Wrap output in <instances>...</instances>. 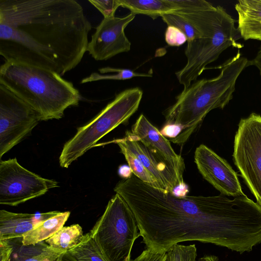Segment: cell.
I'll return each mask as SVG.
<instances>
[{
  "mask_svg": "<svg viewBox=\"0 0 261 261\" xmlns=\"http://www.w3.org/2000/svg\"><path fill=\"white\" fill-rule=\"evenodd\" d=\"M132 210L146 248L197 241L242 253L261 243V205L242 195L176 196L135 175L114 188Z\"/></svg>",
  "mask_w": 261,
  "mask_h": 261,
  "instance_id": "6da1fadb",
  "label": "cell"
},
{
  "mask_svg": "<svg viewBox=\"0 0 261 261\" xmlns=\"http://www.w3.org/2000/svg\"><path fill=\"white\" fill-rule=\"evenodd\" d=\"M91 29L75 0H0V55L6 61L63 76L81 62Z\"/></svg>",
  "mask_w": 261,
  "mask_h": 261,
  "instance_id": "7a4b0ae2",
  "label": "cell"
},
{
  "mask_svg": "<svg viewBox=\"0 0 261 261\" xmlns=\"http://www.w3.org/2000/svg\"><path fill=\"white\" fill-rule=\"evenodd\" d=\"M250 61L240 50L221 66L218 76L191 84L175 98V103L164 112L166 124L179 125L182 130L169 141L184 144L212 110L223 109L233 97L237 80Z\"/></svg>",
  "mask_w": 261,
  "mask_h": 261,
  "instance_id": "3957f363",
  "label": "cell"
},
{
  "mask_svg": "<svg viewBox=\"0 0 261 261\" xmlns=\"http://www.w3.org/2000/svg\"><path fill=\"white\" fill-rule=\"evenodd\" d=\"M0 84L32 107L41 121L62 118L82 99L72 83L57 73L18 62L5 61L1 66Z\"/></svg>",
  "mask_w": 261,
  "mask_h": 261,
  "instance_id": "277c9868",
  "label": "cell"
},
{
  "mask_svg": "<svg viewBox=\"0 0 261 261\" xmlns=\"http://www.w3.org/2000/svg\"><path fill=\"white\" fill-rule=\"evenodd\" d=\"M190 22L200 33L201 37L187 42L185 55L187 62L175 73L179 83L187 88L191 82L215 61L227 48L240 49L243 45L237 42L241 38L235 20L221 6L202 11H174Z\"/></svg>",
  "mask_w": 261,
  "mask_h": 261,
  "instance_id": "5b68a950",
  "label": "cell"
},
{
  "mask_svg": "<svg viewBox=\"0 0 261 261\" xmlns=\"http://www.w3.org/2000/svg\"><path fill=\"white\" fill-rule=\"evenodd\" d=\"M143 95L138 87L126 89L116 95L94 118L79 127L74 136L66 142L59 157L61 167L71 163L94 147L103 137L125 123L137 111Z\"/></svg>",
  "mask_w": 261,
  "mask_h": 261,
  "instance_id": "8992f818",
  "label": "cell"
},
{
  "mask_svg": "<svg viewBox=\"0 0 261 261\" xmlns=\"http://www.w3.org/2000/svg\"><path fill=\"white\" fill-rule=\"evenodd\" d=\"M138 230L132 210L116 193L90 232L108 261H131L133 244L140 236Z\"/></svg>",
  "mask_w": 261,
  "mask_h": 261,
  "instance_id": "52a82bcc",
  "label": "cell"
},
{
  "mask_svg": "<svg viewBox=\"0 0 261 261\" xmlns=\"http://www.w3.org/2000/svg\"><path fill=\"white\" fill-rule=\"evenodd\" d=\"M234 163L261 205V116L251 113L241 119L234 141Z\"/></svg>",
  "mask_w": 261,
  "mask_h": 261,
  "instance_id": "ba28073f",
  "label": "cell"
},
{
  "mask_svg": "<svg viewBox=\"0 0 261 261\" xmlns=\"http://www.w3.org/2000/svg\"><path fill=\"white\" fill-rule=\"evenodd\" d=\"M58 186L55 180L42 177L23 167L16 158L1 160V204L17 206Z\"/></svg>",
  "mask_w": 261,
  "mask_h": 261,
  "instance_id": "9c48e42d",
  "label": "cell"
},
{
  "mask_svg": "<svg viewBox=\"0 0 261 261\" xmlns=\"http://www.w3.org/2000/svg\"><path fill=\"white\" fill-rule=\"evenodd\" d=\"M36 112L0 84V158L29 136L40 121Z\"/></svg>",
  "mask_w": 261,
  "mask_h": 261,
  "instance_id": "30bf717a",
  "label": "cell"
},
{
  "mask_svg": "<svg viewBox=\"0 0 261 261\" xmlns=\"http://www.w3.org/2000/svg\"><path fill=\"white\" fill-rule=\"evenodd\" d=\"M135 15L130 13L123 17L114 16L103 18L89 42V54L96 61H104L129 51L131 43L124 30Z\"/></svg>",
  "mask_w": 261,
  "mask_h": 261,
  "instance_id": "8fae6325",
  "label": "cell"
},
{
  "mask_svg": "<svg viewBox=\"0 0 261 261\" xmlns=\"http://www.w3.org/2000/svg\"><path fill=\"white\" fill-rule=\"evenodd\" d=\"M194 162L203 178L221 194L236 197L243 195L237 174L226 160L204 144L198 146Z\"/></svg>",
  "mask_w": 261,
  "mask_h": 261,
  "instance_id": "7c38bea8",
  "label": "cell"
},
{
  "mask_svg": "<svg viewBox=\"0 0 261 261\" xmlns=\"http://www.w3.org/2000/svg\"><path fill=\"white\" fill-rule=\"evenodd\" d=\"M116 140L136 156L159 182L163 190L172 193L177 186L185 183L179 180L163 158L140 141L131 131H126L125 137Z\"/></svg>",
  "mask_w": 261,
  "mask_h": 261,
  "instance_id": "4fadbf2b",
  "label": "cell"
},
{
  "mask_svg": "<svg viewBox=\"0 0 261 261\" xmlns=\"http://www.w3.org/2000/svg\"><path fill=\"white\" fill-rule=\"evenodd\" d=\"M131 132L143 143L163 158L175 172L179 180L184 182L183 173L185 165L183 158L175 152L170 141L143 114H141L137 119Z\"/></svg>",
  "mask_w": 261,
  "mask_h": 261,
  "instance_id": "5bb4252c",
  "label": "cell"
},
{
  "mask_svg": "<svg viewBox=\"0 0 261 261\" xmlns=\"http://www.w3.org/2000/svg\"><path fill=\"white\" fill-rule=\"evenodd\" d=\"M22 240V237L0 240V261H54L66 252L45 241L25 245Z\"/></svg>",
  "mask_w": 261,
  "mask_h": 261,
  "instance_id": "9a60e30c",
  "label": "cell"
},
{
  "mask_svg": "<svg viewBox=\"0 0 261 261\" xmlns=\"http://www.w3.org/2000/svg\"><path fill=\"white\" fill-rule=\"evenodd\" d=\"M61 212L29 214L0 211V240L23 237L47 219Z\"/></svg>",
  "mask_w": 261,
  "mask_h": 261,
  "instance_id": "2e32d148",
  "label": "cell"
},
{
  "mask_svg": "<svg viewBox=\"0 0 261 261\" xmlns=\"http://www.w3.org/2000/svg\"><path fill=\"white\" fill-rule=\"evenodd\" d=\"M235 9L241 38L261 41V0H240Z\"/></svg>",
  "mask_w": 261,
  "mask_h": 261,
  "instance_id": "e0dca14e",
  "label": "cell"
},
{
  "mask_svg": "<svg viewBox=\"0 0 261 261\" xmlns=\"http://www.w3.org/2000/svg\"><path fill=\"white\" fill-rule=\"evenodd\" d=\"M70 214V212L69 211L60 212L58 215L47 219L24 234L22 237V244L25 245H33L45 241L64 226Z\"/></svg>",
  "mask_w": 261,
  "mask_h": 261,
  "instance_id": "ac0fdd59",
  "label": "cell"
},
{
  "mask_svg": "<svg viewBox=\"0 0 261 261\" xmlns=\"http://www.w3.org/2000/svg\"><path fill=\"white\" fill-rule=\"evenodd\" d=\"M121 7L128 9L132 13L144 14L155 19L163 14L174 11L168 0H120Z\"/></svg>",
  "mask_w": 261,
  "mask_h": 261,
  "instance_id": "d6986e66",
  "label": "cell"
},
{
  "mask_svg": "<svg viewBox=\"0 0 261 261\" xmlns=\"http://www.w3.org/2000/svg\"><path fill=\"white\" fill-rule=\"evenodd\" d=\"M83 236L82 227L75 224L62 227L45 242L56 249L66 252L77 245Z\"/></svg>",
  "mask_w": 261,
  "mask_h": 261,
  "instance_id": "ffe728a7",
  "label": "cell"
},
{
  "mask_svg": "<svg viewBox=\"0 0 261 261\" xmlns=\"http://www.w3.org/2000/svg\"><path fill=\"white\" fill-rule=\"evenodd\" d=\"M76 261H108L90 231L81 241L67 251Z\"/></svg>",
  "mask_w": 261,
  "mask_h": 261,
  "instance_id": "44dd1931",
  "label": "cell"
},
{
  "mask_svg": "<svg viewBox=\"0 0 261 261\" xmlns=\"http://www.w3.org/2000/svg\"><path fill=\"white\" fill-rule=\"evenodd\" d=\"M100 73L93 72L89 76L84 77L81 84L101 80H125L134 77H152L151 73H144L134 72L128 69L116 68L106 67L98 69Z\"/></svg>",
  "mask_w": 261,
  "mask_h": 261,
  "instance_id": "7402d4cb",
  "label": "cell"
},
{
  "mask_svg": "<svg viewBox=\"0 0 261 261\" xmlns=\"http://www.w3.org/2000/svg\"><path fill=\"white\" fill-rule=\"evenodd\" d=\"M111 143H114L118 145L121 152L124 155L134 175L143 182L155 188L163 190L159 182L145 168L136 156L124 145L116 140H113Z\"/></svg>",
  "mask_w": 261,
  "mask_h": 261,
  "instance_id": "603a6c76",
  "label": "cell"
},
{
  "mask_svg": "<svg viewBox=\"0 0 261 261\" xmlns=\"http://www.w3.org/2000/svg\"><path fill=\"white\" fill-rule=\"evenodd\" d=\"M161 17L168 26H173L181 31L187 38V42L201 37L200 33L194 26L178 14L167 13L163 14Z\"/></svg>",
  "mask_w": 261,
  "mask_h": 261,
  "instance_id": "cb8c5ba5",
  "label": "cell"
},
{
  "mask_svg": "<svg viewBox=\"0 0 261 261\" xmlns=\"http://www.w3.org/2000/svg\"><path fill=\"white\" fill-rule=\"evenodd\" d=\"M197 249L194 244H175L166 251L165 261H196Z\"/></svg>",
  "mask_w": 261,
  "mask_h": 261,
  "instance_id": "d4e9b609",
  "label": "cell"
},
{
  "mask_svg": "<svg viewBox=\"0 0 261 261\" xmlns=\"http://www.w3.org/2000/svg\"><path fill=\"white\" fill-rule=\"evenodd\" d=\"M168 1L174 11H199L209 9L214 7L211 3L205 0H168Z\"/></svg>",
  "mask_w": 261,
  "mask_h": 261,
  "instance_id": "484cf974",
  "label": "cell"
},
{
  "mask_svg": "<svg viewBox=\"0 0 261 261\" xmlns=\"http://www.w3.org/2000/svg\"><path fill=\"white\" fill-rule=\"evenodd\" d=\"M103 16L104 18L115 16L117 9L120 7V0H89Z\"/></svg>",
  "mask_w": 261,
  "mask_h": 261,
  "instance_id": "4316f807",
  "label": "cell"
},
{
  "mask_svg": "<svg viewBox=\"0 0 261 261\" xmlns=\"http://www.w3.org/2000/svg\"><path fill=\"white\" fill-rule=\"evenodd\" d=\"M165 40L171 46H179L188 41L186 35L177 28L168 25L165 33Z\"/></svg>",
  "mask_w": 261,
  "mask_h": 261,
  "instance_id": "83f0119b",
  "label": "cell"
},
{
  "mask_svg": "<svg viewBox=\"0 0 261 261\" xmlns=\"http://www.w3.org/2000/svg\"><path fill=\"white\" fill-rule=\"evenodd\" d=\"M166 257L165 251H159L150 248H146L139 256L131 261H165Z\"/></svg>",
  "mask_w": 261,
  "mask_h": 261,
  "instance_id": "f1b7e54d",
  "label": "cell"
},
{
  "mask_svg": "<svg viewBox=\"0 0 261 261\" xmlns=\"http://www.w3.org/2000/svg\"><path fill=\"white\" fill-rule=\"evenodd\" d=\"M182 130V129L179 125L166 124L160 132L165 137H169L170 139H172L178 136Z\"/></svg>",
  "mask_w": 261,
  "mask_h": 261,
  "instance_id": "f546056e",
  "label": "cell"
},
{
  "mask_svg": "<svg viewBox=\"0 0 261 261\" xmlns=\"http://www.w3.org/2000/svg\"><path fill=\"white\" fill-rule=\"evenodd\" d=\"M118 174L120 177L124 179L129 178L133 175V171L129 166L126 165L119 166Z\"/></svg>",
  "mask_w": 261,
  "mask_h": 261,
  "instance_id": "4dcf8cb0",
  "label": "cell"
},
{
  "mask_svg": "<svg viewBox=\"0 0 261 261\" xmlns=\"http://www.w3.org/2000/svg\"><path fill=\"white\" fill-rule=\"evenodd\" d=\"M189 192L188 187L186 183L177 186L173 190L172 194L176 196H186Z\"/></svg>",
  "mask_w": 261,
  "mask_h": 261,
  "instance_id": "1f68e13d",
  "label": "cell"
},
{
  "mask_svg": "<svg viewBox=\"0 0 261 261\" xmlns=\"http://www.w3.org/2000/svg\"><path fill=\"white\" fill-rule=\"evenodd\" d=\"M54 261H76L75 259L67 251L62 254Z\"/></svg>",
  "mask_w": 261,
  "mask_h": 261,
  "instance_id": "d6a6232c",
  "label": "cell"
},
{
  "mask_svg": "<svg viewBox=\"0 0 261 261\" xmlns=\"http://www.w3.org/2000/svg\"><path fill=\"white\" fill-rule=\"evenodd\" d=\"M197 261H218V258L214 255H207L199 258Z\"/></svg>",
  "mask_w": 261,
  "mask_h": 261,
  "instance_id": "836d02e7",
  "label": "cell"
}]
</instances>
